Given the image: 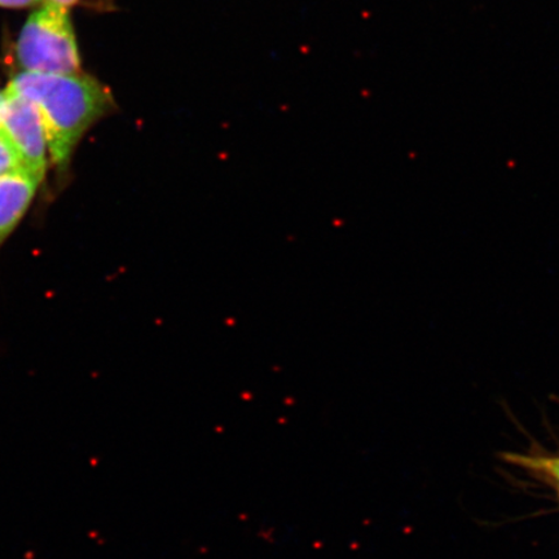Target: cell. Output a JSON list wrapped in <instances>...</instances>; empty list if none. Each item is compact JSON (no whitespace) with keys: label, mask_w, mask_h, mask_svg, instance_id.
Instances as JSON below:
<instances>
[{"label":"cell","mask_w":559,"mask_h":559,"mask_svg":"<svg viewBox=\"0 0 559 559\" xmlns=\"http://www.w3.org/2000/svg\"><path fill=\"white\" fill-rule=\"evenodd\" d=\"M37 107L53 164L64 170L81 138L111 107L109 91L82 74L23 72L10 83Z\"/></svg>","instance_id":"cell-1"},{"label":"cell","mask_w":559,"mask_h":559,"mask_svg":"<svg viewBox=\"0 0 559 559\" xmlns=\"http://www.w3.org/2000/svg\"><path fill=\"white\" fill-rule=\"evenodd\" d=\"M16 53L24 72L79 74V46L68 7L46 2L32 13L21 31Z\"/></svg>","instance_id":"cell-2"},{"label":"cell","mask_w":559,"mask_h":559,"mask_svg":"<svg viewBox=\"0 0 559 559\" xmlns=\"http://www.w3.org/2000/svg\"><path fill=\"white\" fill-rule=\"evenodd\" d=\"M0 115V128L11 139L25 169L35 179L44 180L47 167V139L37 107L10 85Z\"/></svg>","instance_id":"cell-3"},{"label":"cell","mask_w":559,"mask_h":559,"mask_svg":"<svg viewBox=\"0 0 559 559\" xmlns=\"http://www.w3.org/2000/svg\"><path fill=\"white\" fill-rule=\"evenodd\" d=\"M40 181L27 173L0 178V247L23 221Z\"/></svg>","instance_id":"cell-4"},{"label":"cell","mask_w":559,"mask_h":559,"mask_svg":"<svg viewBox=\"0 0 559 559\" xmlns=\"http://www.w3.org/2000/svg\"><path fill=\"white\" fill-rule=\"evenodd\" d=\"M17 173L27 171L15 145H13L11 139L7 136L4 130L0 128V178Z\"/></svg>","instance_id":"cell-5"},{"label":"cell","mask_w":559,"mask_h":559,"mask_svg":"<svg viewBox=\"0 0 559 559\" xmlns=\"http://www.w3.org/2000/svg\"><path fill=\"white\" fill-rule=\"evenodd\" d=\"M523 466H528L530 469L548 474L550 478L558 481L559 485V457H527V456H513L510 457Z\"/></svg>","instance_id":"cell-6"},{"label":"cell","mask_w":559,"mask_h":559,"mask_svg":"<svg viewBox=\"0 0 559 559\" xmlns=\"http://www.w3.org/2000/svg\"><path fill=\"white\" fill-rule=\"evenodd\" d=\"M38 2V0H0V7L5 9H21V7H27Z\"/></svg>","instance_id":"cell-7"},{"label":"cell","mask_w":559,"mask_h":559,"mask_svg":"<svg viewBox=\"0 0 559 559\" xmlns=\"http://www.w3.org/2000/svg\"><path fill=\"white\" fill-rule=\"evenodd\" d=\"M47 2L58 3L68 7L69 9L70 5L80 4L83 2H104V0H47Z\"/></svg>","instance_id":"cell-8"},{"label":"cell","mask_w":559,"mask_h":559,"mask_svg":"<svg viewBox=\"0 0 559 559\" xmlns=\"http://www.w3.org/2000/svg\"><path fill=\"white\" fill-rule=\"evenodd\" d=\"M5 90L4 91H0V115H2V110H3V107H4V103H5Z\"/></svg>","instance_id":"cell-9"}]
</instances>
